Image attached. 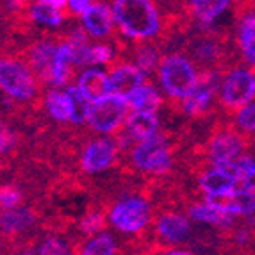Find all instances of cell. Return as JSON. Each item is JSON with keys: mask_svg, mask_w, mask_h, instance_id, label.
I'll use <instances>...</instances> for the list:
<instances>
[{"mask_svg": "<svg viewBox=\"0 0 255 255\" xmlns=\"http://www.w3.org/2000/svg\"><path fill=\"white\" fill-rule=\"evenodd\" d=\"M115 25L127 41H153L164 29L161 9L153 0H109Z\"/></svg>", "mask_w": 255, "mask_h": 255, "instance_id": "1", "label": "cell"}, {"mask_svg": "<svg viewBox=\"0 0 255 255\" xmlns=\"http://www.w3.org/2000/svg\"><path fill=\"white\" fill-rule=\"evenodd\" d=\"M200 70L182 52H170L161 57L157 68V79L161 90L168 98L179 104L195 90Z\"/></svg>", "mask_w": 255, "mask_h": 255, "instance_id": "2", "label": "cell"}, {"mask_svg": "<svg viewBox=\"0 0 255 255\" xmlns=\"http://www.w3.org/2000/svg\"><path fill=\"white\" fill-rule=\"evenodd\" d=\"M39 79L27 61L13 54L0 55V93L20 104L32 102L38 97Z\"/></svg>", "mask_w": 255, "mask_h": 255, "instance_id": "3", "label": "cell"}, {"mask_svg": "<svg viewBox=\"0 0 255 255\" xmlns=\"http://www.w3.org/2000/svg\"><path fill=\"white\" fill-rule=\"evenodd\" d=\"M248 148L250 139L236 127L234 122H220L209 134L202 153L207 164L225 166L236 161L239 155L247 153Z\"/></svg>", "mask_w": 255, "mask_h": 255, "instance_id": "4", "label": "cell"}, {"mask_svg": "<svg viewBox=\"0 0 255 255\" xmlns=\"http://www.w3.org/2000/svg\"><path fill=\"white\" fill-rule=\"evenodd\" d=\"M130 162L143 175H168L173 168V150L168 136L159 130L153 136L136 141L130 150Z\"/></svg>", "mask_w": 255, "mask_h": 255, "instance_id": "5", "label": "cell"}, {"mask_svg": "<svg viewBox=\"0 0 255 255\" xmlns=\"http://www.w3.org/2000/svg\"><path fill=\"white\" fill-rule=\"evenodd\" d=\"M152 221V205L141 195H128L116 200L107 211V223L125 236H139Z\"/></svg>", "mask_w": 255, "mask_h": 255, "instance_id": "6", "label": "cell"}, {"mask_svg": "<svg viewBox=\"0 0 255 255\" xmlns=\"http://www.w3.org/2000/svg\"><path fill=\"white\" fill-rule=\"evenodd\" d=\"M255 98V68H243L241 64L229 68L221 77L218 91V106L227 115L247 106Z\"/></svg>", "mask_w": 255, "mask_h": 255, "instance_id": "7", "label": "cell"}, {"mask_svg": "<svg viewBox=\"0 0 255 255\" xmlns=\"http://www.w3.org/2000/svg\"><path fill=\"white\" fill-rule=\"evenodd\" d=\"M128 113H130V106L127 98L107 93L102 98L91 102L88 125L98 134H116L122 130Z\"/></svg>", "mask_w": 255, "mask_h": 255, "instance_id": "8", "label": "cell"}, {"mask_svg": "<svg viewBox=\"0 0 255 255\" xmlns=\"http://www.w3.org/2000/svg\"><path fill=\"white\" fill-rule=\"evenodd\" d=\"M221 77L223 72L218 68L200 70L198 73V82H196L195 90L187 95L184 100H180V111L189 118H205L211 113L214 106V100L218 98L220 91Z\"/></svg>", "mask_w": 255, "mask_h": 255, "instance_id": "9", "label": "cell"}, {"mask_svg": "<svg viewBox=\"0 0 255 255\" xmlns=\"http://www.w3.org/2000/svg\"><path fill=\"white\" fill-rule=\"evenodd\" d=\"M120 150H122V145L118 137H111L109 134L95 137L88 141L82 148L79 166L86 175L104 173L118 162Z\"/></svg>", "mask_w": 255, "mask_h": 255, "instance_id": "10", "label": "cell"}, {"mask_svg": "<svg viewBox=\"0 0 255 255\" xmlns=\"http://www.w3.org/2000/svg\"><path fill=\"white\" fill-rule=\"evenodd\" d=\"M234 43L243 63L255 68V0H236Z\"/></svg>", "mask_w": 255, "mask_h": 255, "instance_id": "11", "label": "cell"}, {"mask_svg": "<svg viewBox=\"0 0 255 255\" xmlns=\"http://www.w3.org/2000/svg\"><path fill=\"white\" fill-rule=\"evenodd\" d=\"M155 236L166 247H182L193 236L191 218L179 211H164L155 218Z\"/></svg>", "mask_w": 255, "mask_h": 255, "instance_id": "12", "label": "cell"}, {"mask_svg": "<svg viewBox=\"0 0 255 255\" xmlns=\"http://www.w3.org/2000/svg\"><path fill=\"white\" fill-rule=\"evenodd\" d=\"M81 27L88 32V36L93 39H109L115 34V16L111 4L106 0H97L84 13L79 14Z\"/></svg>", "mask_w": 255, "mask_h": 255, "instance_id": "13", "label": "cell"}, {"mask_svg": "<svg viewBox=\"0 0 255 255\" xmlns=\"http://www.w3.org/2000/svg\"><path fill=\"white\" fill-rule=\"evenodd\" d=\"M122 130H124V137H118L122 148L125 146V143L130 145V143H136V141L153 136L155 132L161 130V118H159V113L130 109Z\"/></svg>", "mask_w": 255, "mask_h": 255, "instance_id": "14", "label": "cell"}, {"mask_svg": "<svg viewBox=\"0 0 255 255\" xmlns=\"http://www.w3.org/2000/svg\"><path fill=\"white\" fill-rule=\"evenodd\" d=\"M146 82V75L128 61H115L109 70V90L111 93L128 98L134 91Z\"/></svg>", "mask_w": 255, "mask_h": 255, "instance_id": "15", "label": "cell"}, {"mask_svg": "<svg viewBox=\"0 0 255 255\" xmlns=\"http://www.w3.org/2000/svg\"><path fill=\"white\" fill-rule=\"evenodd\" d=\"M55 50H57V41L50 38H41L36 39L34 43H30L25 50V61L36 73L39 82H48V77L52 72V64H54Z\"/></svg>", "mask_w": 255, "mask_h": 255, "instance_id": "16", "label": "cell"}, {"mask_svg": "<svg viewBox=\"0 0 255 255\" xmlns=\"http://www.w3.org/2000/svg\"><path fill=\"white\" fill-rule=\"evenodd\" d=\"M239 184L225 166L209 164L198 173V189L202 195H221L236 189Z\"/></svg>", "mask_w": 255, "mask_h": 255, "instance_id": "17", "label": "cell"}, {"mask_svg": "<svg viewBox=\"0 0 255 255\" xmlns=\"http://www.w3.org/2000/svg\"><path fill=\"white\" fill-rule=\"evenodd\" d=\"M75 59H73V48L72 43L64 38L57 41V50H55L54 64H52V72L48 77V86L52 88H66L73 77L75 70Z\"/></svg>", "mask_w": 255, "mask_h": 255, "instance_id": "18", "label": "cell"}, {"mask_svg": "<svg viewBox=\"0 0 255 255\" xmlns=\"http://www.w3.org/2000/svg\"><path fill=\"white\" fill-rule=\"evenodd\" d=\"M187 216L191 218V221H195V223H200V225L205 227H214L218 230L229 229L238 221V216L227 213V211H221V209L207 204L205 200L193 202L187 207Z\"/></svg>", "mask_w": 255, "mask_h": 255, "instance_id": "19", "label": "cell"}, {"mask_svg": "<svg viewBox=\"0 0 255 255\" xmlns=\"http://www.w3.org/2000/svg\"><path fill=\"white\" fill-rule=\"evenodd\" d=\"M75 86L82 91L86 98L95 102L98 98H102L104 95L111 93L109 72H106L102 66H84L77 77Z\"/></svg>", "mask_w": 255, "mask_h": 255, "instance_id": "20", "label": "cell"}, {"mask_svg": "<svg viewBox=\"0 0 255 255\" xmlns=\"http://www.w3.org/2000/svg\"><path fill=\"white\" fill-rule=\"evenodd\" d=\"M36 223V214L27 207H13L4 209L0 213V232L7 238L25 234Z\"/></svg>", "mask_w": 255, "mask_h": 255, "instance_id": "21", "label": "cell"}, {"mask_svg": "<svg viewBox=\"0 0 255 255\" xmlns=\"http://www.w3.org/2000/svg\"><path fill=\"white\" fill-rule=\"evenodd\" d=\"M43 107L57 124H72L73 120V100L68 90L52 88L43 97Z\"/></svg>", "mask_w": 255, "mask_h": 255, "instance_id": "22", "label": "cell"}, {"mask_svg": "<svg viewBox=\"0 0 255 255\" xmlns=\"http://www.w3.org/2000/svg\"><path fill=\"white\" fill-rule=\"evenodd\" d=\"M232 4H234V0H189L187 11L193 20L198 21L202 27H209Z\"/></svg>", "mask_w": 255, "mask_h": 255, "instance_id": "23", "label": "cell"}, {"mask_svg": "<svg viewBox=\"0 0 255 255\" xmlns=\"http://www.w3.org/2000/svg\"><path fill=\"white\" fill-rule=\"evenodd\" d=\"M27 14H29L30 21H34L36 25L45 27V29H59L66 21L63 9L52 7V5L43 4L39 0L30 2L29 7H27Z\"/></svg>", "mask_w": 255, "mask_h": 255, "instance_id": "24", "label": "cell"}, {"mask_svg": "<svg viewBox=\"0 0 255 255\" xmlns=\"http://www.w3.org/2000/svg\"><path fill=\"white\" fill-rule=\"evenodd\" d=\"M161 50L153 41H137L136 48L132 50V63L136 64L146 77L157 72L161 63Z\"/></svg>", "mask_w": 255, "mask_h": 255, "instance_id": "25", "label": "cell"}, {"mask_svg": "<svg viewBox=\"0 0 255 255\" xmlns=\"http://www.w3.org/2000/svg\"><path fill=\"white\" fill-rule=\"evenodd\" d=\"M130 109H137V111H153V113H159L164 104L162 100V95L159 91L157 86L145 82L143 86H139L130 97L127 98Z\"/></svg>", "mask_w": 255, "mask_h": 255, "instance_id": "26", "label": "cell"}, {"mask_svg": "<svg viewBox=\"0 0 255 255\" xmlns=\"http://www.w3.org/2000/svg\"><path fill=\"white\" fill-rule=\"evenodd\" d=\"M79 247H81L79 254L84 255H113L120 252L116 238L113 234H109V232H106V230L86 238Z\"/></svg>", "mask_w": 255, "mask_h": 255, "instance_id": "27", "label": "cell"}, {"mask_svg": "<svg viewBox=\"0 0 255 255\" xmlns=\"http://www.w3.org/2000/svg\"><path fill=\"white\" fill-rule=\"evenodd\" d=\"M116 61V50L113 45L104 43V39H97V43H90L88 48V66H107Z\"/></svg>", "mask_w": 255, "mask_h": 255, "instance_id": "28", "label": "cell"}, {"mask_svg": "<svg viewBox=\"0 0 255 255\" xmlns=\"http://www.w3.org/2000/svg\"><path fill=\"white\" fill-rule=\"evenodd\" d=\"M70 97L73 100V120L72 125H84L88 124V115H90V107H91V100L86 98L82 95V91L77 88L75 84L73 86H66Z\"/></svg>", "mask_w": 255, "mask_h": 255, "instance_id": "29", "label": "cell"}, {"mask_svg": "<svg viewBox=\"0 0 255 255\" xmlns=\"http://www.w3.org/2000/svg\"><path fill=\"white\" fill-rule=\"evenodd\" d=\"M234 125L239 130L248 137L254 139L255 137V102H248L247 106H243L234 113Z\"/></svg>", "mask_w": 255, "mask_h": 255, "instance_id": "30", "label": "cell"}, {"mask_svg": "<svg viewBox=\"0 0 255 255\" xmlns=\"http://www.w3.org/2000/svg\"><path fill=\"white\" fill-rule=\"evenodd\" d=\"M72 252V245L64 241L59 236H45L41 241L36 245L34 250L30 254H41V255H68Z\"/></svg>", "mask_w": 255, "mask_h": 255, "instance_id": "31", "label": "cell"}, {"mask_svg": "<svg viewBox=\"0 0 255 255\" xmlns=\"http://www.w3.org/2000/svg\"><path fill=\"white\" fill-rule=\"evenodd\" d=\"M106 225H107V214H104L102 211H90V213H86L81 218V221H79V232L84 238H90V236L106 230Z\"/></svg>", "mask_w": 255, "mask_h": 255, "instance_id": "32", "label": "cell"}, {"mask_svg": "<svg viewBox=\"0 0 255 255\" xmlns=\"http://www.w3.org/2000/svg\"><path fill=\"white\" fill-rule=\"evenodd\" d=\"M21 202V193L14 186H0V209L18 207Z\"/></svg>", "mask_w": 255, "mask_h": 255, "instance_id": "33", "label": "cell"}, {"mask_svg": "<svg viewBox=\"0 0 255 255\" xmlns=\"http://www.w3.org/2000/svg\"><path fill=\"white\" fill-rule=\"evenodd\" d=\"M14 146H16V136H14V132L2 127V130H0V155H5V153L13 152Z\"/></svg>", "mask_w": 255, "mask_h": 255, "instance_id": "34", "label": "cell"}, {"mask_svg": "<svg viewBox=\"0 0 255 255\" xmlns=\"http://www.w3.org/2000/svg\"><path fill=\"white\" fill-rule=\"evenodd\" d=\"M93 2H97V0H68V9L72 11L73 14H82L86 11V9L90 7Z\"/></svg>", "mask_w": 255, "mask_h": 255, "instance_id": "35", "label": "cell"}, {"mask_svg": "<svg viewBox=\"0 0 255 255\" xmlns=\"http://www.w3.org/2000/svg\"><path fill=\"white\" fill-rule=\"evenodd\" d=\"M43 4H48L52 7H57V9H64L68 7V0H39Z\"/></svg>", "mask_w": 255, "mask_h": 255, "instance_id": "36", "label": "cell"}, {"mask_svg": "<svg viewBox=\"0 0 255 255\" xmlns=\"http://www.w3.org/2000/svg\"><path fill=\"white\" fill-rule=\"evenodd\" d=\"M2 127H4V125H2V124H0V130H2Z\"/></svg>", "mask_w": 255, "mask_h": 255, "instance_id": "37", "label": "cell"}, {"mask_svg": "<svg viewBox=\"0 0 255 255\" xmlns=\"http://www.w3.org/2000/svg\"><path fill=\"white\" fill-rule=\"evenodd\" d=\"M0 247H2V239H0Z\"/></svg>", "mask_w": 255, "mask_h": 255, "instance_id": "38", "label": "cell"}]
</instances>
